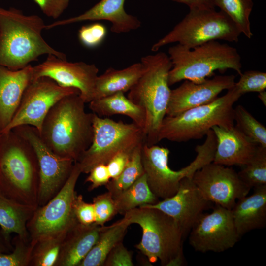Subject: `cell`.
<instances>
[{
    "label": "cell",
    "mask_w": 266,
    "mask_h": 266,
    "mask_svg": "<svg viewBox=\"0 0 266 266\" xmlns=\"http://www.w3.org/2000/svg\"><path fill=\"white\" fill-rule=\"evenodd\" d=\"M79 94L67 95L56 102L45 116L39 134L57 155L77 162L93 138L94 113L85 109Z\"/></svg>",
    "instance_id": "1"
},
{
    "label": "cell",
    "mask_w": 266,
    "mask_h": 266,
    "mask_svg": "<svg viewBox=\"0 0 266 266\" xmlns=\"http://www.w3.org/2000/svg\"><path fill=\"white\" fill-rule=\"evenodd\" d=\"M45 26L38 15H25L15 8L0 7V65L17 70L45 54L66 59L64 53L43 39L41 33Z\"/></svg>",
    "instance_id": "2"
},
{
    "label": "cell",
    "mask_w": 266,
    "mask_h": 266,
    "mask_svg": "<svg viewBox=\"0 0 266 266\" xmlns=\"http://www.w3.org/2000/svg\"><path fill=\"white\" fill-rule=\"evenodd\" d=\"M0 193L37 208L39 168L34 149L13 130L0 133Z\"/></svg>",
    "instance_id": "3"
},
{
    "label": "cell",
    "mask_w": 266,
    "mask_h": 266,
    "mask_svg": "<svg viewBox=\"0 0 266 266\" xmlns=\"http://www.w3.org/2000/svg\"><path fill=\"white\" fill-rule=\"evenodd\" d=\"M140 63L142 74L127 97L145 110V143L151 146L159 142L160 128L166 116L171 91L168 75L172 63L163 52L143 57Z\"/></svg>",
    "instance_id": "4"
},
{
    "label": "cell",
    "mask_w": 266,
    "mask_h": 266,
    "mask_svg": "<svg viewBox=\"0 0 266 266\" xmlns=\"http://www.w3.org/2000/svg\"><path fill=\"white\" fill-rule=\"evenodd\" d=\"M122 218L130 225L137 224L142 235L136 248L150 262L159 260L164 266H179L184 264L183 240L185 237L175 221L162 211L139 207L126 212Z\"/></svg>",
    "instance_id": "5"
},
{
    "label": "cell",
    "mask_w": 266,
    "mask_h": 266,
    "mask_svg": "<svg viewBox=\"0 0 266 266\" xmlns=\"http://www.w3.org/2000/svg\"><path fill=\"white\" fill-rule=\"evenodd\" d=\"M168 52L172 63L169 86L186 80L200 83L216 70L231 69L239 75L242 73L241 58L237 49L217 40L191 49L177 44L170 47Z\"/></svg>",
    "instance_id": "6"
},
{
    "label": "cell",
    "mask_w": 266,
    "mask_h": 266,
    "mask_svg": "<svg viewBox=\"0 0 266 266\" xmlns=\"http://www.w3.org/2000/svg\"><path fill=\"white\" fill-rule=\"evenodd\" d=\"M241 96L234 85L210 102L174 116H166L160 128L159 142L163 139L181 142L200 139L215 126H234L233 106Z\"/></svg>",
    "instance_id": "7"
},
{
    "label": "cell",
    "mask_w": 266,
    "mask_h": 266,
    "mask_svg": "<svg viewBox=\"0 0 266 266\" xmlns=\"http://www.w3.org/2000/svg\"><path fill=\"white\" fill-rule=\"evenodd\" d=\"M216 140L212 131H209L203 144L195 148L197 155L187 166L178 171L168 166L169 150L155 145L148 146L145 142L141 149V161L144 173L150 190L157 198L163 200L174 195L181 180L192 178L196 171L213 162Z\"/></svg>",
    "instance_id": "8"
},
{
    "label": "cell",
    "mask_w": 266,
    "mask_h": 266,
    "mask_svg": "<svg viewBox=\"0 0 266 266\" xmlns=\"http://www.w3.org/2000/svg\"><path fill=\"white\" fill-rule=\"evenodd\" d=\"M241 34L232 20L221 10L190 9L168 33L152 45L151 51L157 52L173 43L191 49L212 40L237 42Z\"/></svg>",
    "instance_id": "9"
},
{
    "label": "cell",
    "mask_w": 266,
    "mask_h": 266,
    "mask_svg": "<svg viewBox=\"0 0 266 266\" xmlns=\"http://www.w3.org/2000/svg\"><path fill=\"white\" fill-rule=\"evenodd\" d=\"M93 138L77 161L82 173L88 174L99 164H105L118 153L133 150L145 142L143 130L133 122L125 123L94 113Z\"/></svg>",
    "instance_id": "10"
},
{
    "label": "cell",
    "mask_w": 266,
    "mask_h": 266,
    "mask_svg": "<svg viewBox=\"0 0 266 266\" xmlns=\"http://www.w3.org/2000/svg\"><path fill=\"white\" fill-rule=\"evenodd\" d=\"M82 173L78 162H74L66 182L45 205L38 207L27 225L30 242L66 233L78 222L73 209L76 184Z\"/></svg>",
    "instance_id": "11"
},
{
    "label": "cell",
    "mask_w": 266,
    "mask_h": 266,
    "mask_svg": "<svg viewBox=\"0 0 266 266\" xmlns=\"http://www.w3.org/2000/svg\"><path fill=\"white\" fill-rule=\"evenodd\" d=\"M12 130L25 139L34 150L39 168L38 207L45 205L62 189L69 177L74 161L60 156L43 141L35 127L18 126Z\"/></svg>",
    "instance_id": "12"
},
{
    "label": "cell",
    "mask_w": 266,
    "mask_h": 266,
    "mask_svg": "<svg viewBox=\"0 0 266 266\" xmlns=\"http://www.w3.org/2000/svg\"><path fill=\"white\" fill-rule=\"evenodd\" d=\"M79 94L78 90L63 87L51 79L41 77L31 80L9 124L0 132L6 133L22 125H30L39 132L43 121L52 107L63 97Z\"/></svg>",
    "instance_id": "13"
},
{
    "label": "cell",
    "mask_w": 266,
    "mask_h": 266,
    "mask_svg": "<svg viewBox=\"0 0 266 266\" xmlns=\"http://www.w3.org/2000/svg\"><path fill=\"white\" fill-rule=\"evenodd\" d=\"M189 241L196 251L220 253L233 247L240 239L231 209L216 205L203 213L191 229Z\"/></svg>",
    "instance_id": "14"
},
{
    "label": "cell",
    "mask_w": 266,
    "mask_h": 266,
    "mask_svg": "<svg viewBox=\"0 0 266 266\" xmlns=\"http://www.w3.org/2000/svg\"><path fill=\"white\" fill-rule=\"evenodd\" d=\"M192 179L207 200L231 210L251 189L234 170L213 162L196 171Z\"/></svg>",
    "instance_id": "15"
},
{
    "label": "cell",
    "mask_w": 266,
    "mask_h": 266,
    "mask_svg": "<svg viewBox=\"0 0 266 266\" xmlns=\"http://www.w3.org/2000/svg\"><path fill=\"white\" fill-rule=\"evenodd\" d=\"M98 72L99 69L94 64L69 62L49 55L43 62L33 66V79L46 77L60 86L75 88L86 103L93 99Z\"/></svg>",
    "instance_id": "16"
},
{
    "label": "cell",
    "mask_w": 266,
    "mask_h": 266,
    "mask_svg": "<svg viewBox=\"0 0 266 266\" xmlns=\"http://www.w3.org/2000/svg\"><path fill=\"white\" fill-rule=\"evenodd\" d=\"M212 205V202L203 197L192 178L186 177L181 180L177 191L171 197L154 204L140 207L156 208L169 215L185 236L204 212L213 208Z\"/></svg>",
    "instance_id": "17"
},
{
    "label": "cell",
    "mask_w": 266,
    "mask_h": 266,
    "mask_svg": "<svg viewBox=\"0 0 266 266\" xmlns=\"http://www.w3.org/2000/svg\"><path fill=\"white\" fill-rule=\"evenodd\" d=\"M235 79L234 75H230L216 76L200 83L185 80L171 90L166 116H174L212 101L223 91L233 87Z\"/></svg>",
    "instance_id": "18"
},
{
    "label": "cell",
    "mask_w": 266,
    "mask_h": 266,
    "mask_svg": "<svg viewBox=\"0 0 266 266\" xmlns=\"http://www.w3.org/2000/svg\"><path fill=\"white\" fill-rule=\"evenodd\" d=\"M125 0H100L84 13L46 25L45 29L86 21L105 20L111 23L110 30L116 33L137 30L141 27V22L136 17L125 11Z\"/></svg>",
    "instance_id": "19"
},
{
    "label": "cell",
    "mask_w": 266,
    "mask_h": 266,
    "mask_svg": "<svg viewBox=\"0 0 266 266\" xmlns=\"http://www.w3.org/2000/svg\"><path fill=\"white\" fill-rule=\"evenodd\" d=\"M211 130L216 140L212 162L225 166H242L255 154L258 145L250 140L234 125L230 127L215 126Z\"/></svg>",
    "instance_id": "20"
},
{
    "label": "cell",
    "mask_w": 266,
    "mask_h": 266,
    "mask_svg": "<svg viewBox=\"0 0 266 266\" xmlns=\"http://www.w3.org/2000/svg\"><path fill=\"white\" fill-rule=\"evenodd\" d=\"M33 79V66L11 70L0 65V131L9 124L20 104L23 93Z\"/></svg>",
    "instance_id": "21"
},
{
    "label": "cell",
    "mask_w": 266,
    "mask_h": 266,
    "mask_svg": "<svg viewBox=\"0 0 266 266\" xmlns=\"http://www.w3.org/2000/svg\"><path fill=\"white\" fill-rule=\"evenodd\" d=\"M102 227L77 223L66 233L54 266H78L96 242Z\"/></svg>",
    "instance_id": "22"
},
{
    "label": "cell",
    "mask_w": 266,
    "mask_h": 266,
    "mask_svg": "<svg viewBox=\"0 0 266 266\" xmlns=\"http://www.w3.org/2000/svg\"><path fill=\"white\" fill-rule=\"evenodd\" d=\"M253 194L238 199L231 209L240 237L266 225V184L256 187Z\"/></svg>",
    "instance_id": "23"
},
{
    "label": "cell",
    "mask_w": 266,
    "mask_h": 266,
    "mask_svg": "<svg viewBox=\"0 0 266 266\" xmlns=\"http://www.w3.org/2000/svg\"><path fill=\"white\" fill-rule=\"evenodd\" d=\"M142 70L140 62L122 69L108 68L97 77L93 100L129 91L137 82Z\"/></svg>",
    "instance_id": "24"
},
{
    "label": "cell",
    "mask_w": 266,
    "mask_h": 266,
    "mask_svg": "<svg viewBox=\"0 0 266 266\" xmlns=\"http://www.w3.org/2000/svg\"><path fill=\"white\" fill-rule=\"evenodd\" d=\"M36 209L0 193V227L5 236L11 240V234L15 233L24 239L30 240L27 225Z\"/></svg>",
    "instance_id": "25"
},
{
    "label": "cell",
    "mask_w": 266,
    "mask_h": 266,
    "mask_svg": "<svg viewBox=\"0 0 266 266\" xmlns=\"http://www.w3.org/2000/svg\"><path fill=\"white\" fill-rule=\"evenodd\" d=\"M89 108L93 113L99 117H108L114 115H123L130 118L133 123L144 131L146 122V113L141 106L134 103L124 93L114 94L92 100Z\"/></svg>",
    "instance_id": "26"
},
{
    "label": "cell",
    "mask_w": 266,
    "mask_h": 266,
    "mask_svg": "<svg viewBox=\"0 0 266 266\" xmlns=\"http://www.w3.org/2000/svg\"><path fill=\"white\" fill-rule=\"evenodd\" d=\"M130 225L123 219L102 226L99 237L78 266H103L111 250L123 239Z\"/></svg>",
    "instance_id": "27"
},
{
    "label": "cell",
    "mask_w": 266,
    "mask_h": 266,
    "mask_svg": "<svg viewBox=\"0 0 266 266\" xmlns=\"http://www.w3.org/2000/svg\"><path fill=\"white\" fill-rule=\"evenodd\" d=\"M113 197L117 213L122 215L135 208L154 204L159 201L149 187L144 173L130 187Z\"/></svg>",
    "instance_id": "28"
},
{
    "label": "cell",
    "mask_w": 266,
    "mask_h": 266,
    "mask_svg": "<svg viewBox=\"0 0 266 266\" xmlns=\"http://www.w3.org/2000/svg\"><path fill=\"white\" fill-rule=\"evenodd\" d=\"M212 2L232 20L241 33L249 39L252 37L250 21L252 0H212Z\"/></svg>",
    "instance_id": "29"
},
{
    "label": "cell",
    "mask_w": 266,
    "mask_h": 266,
    "mask_svg": "<svg viewBox=\"0 0 266 266\" xmlns=\"http://www.w3.org/2000/svg\"><path fill=\"white\" fill-rule=\"evenodd\" d=\"M144 143L136 147L121 174L116 178L110 179L105 185L107 191L114 196L125 190L144 173L141 161V149Z\"/></svg>",
    "instance_id": "30"
},
{
    "label": "cell",
    "mask_w": 266,
    "mask_h": 266,
    "mask_svg": "<svg viewBox=\"0 0 266 266\" xmlns=\"http://www.w3.org/2000/svg\"><path fill=\"white\" fill-rule=\"evenodd\" d=\"M66 234L44 238L37 241L33 245L30 266H54Z\"/></svg>",
    "instance_id": "31"
},
{
    "label": "cell",
    "mask_w": 266,
    "mask_h": 266,
    "mask_svg": "<svg viewBox=\"0 0 266 266\" xmlns=\"http://www.w3.org/2000/svg\"><path fill=\"white\" fill-rule=\"evenodd\" d=\"M235 127L255 144L266 147V128L242 105L233 110Z\"/></svg>",
    "instance_id": "32"
},
{
    "label": "cell",
    "mask_w": 266,
    "mask_h": 266,
    "mask_svg": "<svg viewBox=\"0 0 266 266\" xmlns=\"http://www.w3.org/2000/svg\"><path fill=\"white\" fill-rule=\"evenodd\" d=\"M241 167L238 174L249 188L266 184V147L258 145L254 155Z\"/></svg>",
    "instance_id": "33"
},
{
    "label": "cell",
    "mask_w": 266,
    "mask_h": 266,
    "mask_svg": "<svg viewBox=\"0 0 266 266\" xmlns=\"http://www.w3.org/2000/svg\"><path fill=\"white\" fill-rule=\"evenodd\" d=\"M13 250L0 253V266H29L33 246L30 240L16 235L12 240Z\"/></svg>",
    "instance_id": "34"
},
{
    "label": "cell",
    "mask_w": 266,
    "mask_h": 266,
    "mask_svg": "<svg viewBox=\"0 0 266 266\" xmlns=\"http://www.w3.org/2000/svg\"><path fill=\"white\" fill-rule=\"evenodd\" d=\"M92 204L95 215V223L99 226H104L105 223L118 214L113 196L108 191L93 198Z\"/></svg>",
    "instance_id": "35"
},
{
    "label": "cell",
    "mask_w": 266,
    "mask_h": 266,
    "mask_svg": "<svg viewBox=\"0 0 266 266\" xmlns=\"http://www.w3.org/2000/svg\"><path fill=\"white\" fill-rule=\"evenodd\" d=\"M235 86L243 95L249 92H260L266 88V73L258 70H248L240 75Z\"/></svg>",
    "instance_id": "36"
},
{
    "label": "cell",
    "mask_w": 266,
    "mask_h": 266,
    "mask_svg": "<svg viewBox=\"0 0 266 266\" xmlns=\"http://www.w3.org/2000/svg\"><path fill=\"white\" fill-rule=\"evenodd\" d=\"M107 34V30L104 25L96 22L82 26L78 31V38L84 46L95 48L104 40Z\"/></svg>",
    "instance_id": "37"
},
{
    "label": "cell",
    "mask_w": 266,
    "mask_h": 266,
    "mask_svg": "<svg viewBox=\"0 0 266 266\" xmlns=\"http://www.w3.org/2000/svg\"><path fill=\"white\" fill-rule=\"evenodd\" d=\"M73 212L78 222L84 225L95 223V215L93 205L85 202L81 195L75 196L73 202Z\"/></svg>",
    "instance_id": "38"
},
{
    "label": "cell",
    "mask_w": 266,
    "mask_h": 266,
    "mask_svg": "<svg viewBox=\"0 0 266 266\" xmlns=\"http://www.w3.org/2000/svg\"><path fill=\"white\" fill-rule=\"evenodd\" d=\"M103 266H133L131 253L124 246L123 241L118 243L109 252Z\"/></svg>",
    "instance_id": "39"
},
{
    "label": "cell",
    "mask_w": 266,
    "mask_h": 266,
    "mask_svg": "<svg viewBox=\"0 0 266 266\" xmlns=\"http://www.w3.org/2000/svg\"><path fill=\"white\" fill-rule=\"evenodd\" d=\"M47 16L58 18L68 6L70 0H33Z\"/></svg>",
    "instance_id": "40"
},
{
    "label": "cell",
    "mask_w": 266,
    "mask_h": 266,
    "mask_svg": "<svg viewBox=\"0 0 266 266\" xmlns=\"http://www.w3.org/2000/svg\"><path fill=\"white\" fill-rule=\"evenodd\" d=\"M85 182L91 183L88 188L92 191L100 186H105L110 180V176L106 165L99 164L94 166L89 172Z\"/></svg>",
    "instance_id": "41"
},
{
    "label": "cell",
    "mask_w": 266,
    "mask_h": 266,
    "mask_svg": "<svg viewBox=\"0 0 266 266\" xmlns=\"http://www.w3.org/2000/svg\"><path fill=\"white\" fill-rule=\"evenodd\" d=\"M133 150L120 152L107 163L111 179L117 178L121 174L129 161Z\"/></svg>",
    "instance_id": "42"
},
{
    "label": "cell",
    "mask_w": 266,
    "mask_h": 266,
    "mask_svg": "<svg viewBox=\"0 0 266 266\" xmlns=\"http://www.w3.org/2000/svg\"><path fill=\"white\" fill-rule=\"evenodd\" d=\"M186 5L190 9H214L212 0H171Z\"/></svg>",
    "instance_id": "43"
},
{
    "label": "cell",
    "mask_w": 266,
    "mask_h": 266,
    "mask_svg": "<svg viewBox=\"0 0 266 266\" xmlns=\"http://www.w3.org/2000/svg\"><path fill=\"white\" fill-rule=\"evenodd\" d=\"M13 249L12 240L6 238L0 229V253H8Z\"/></svg>",
    "instance_id": "44"
},
{
    "label": "cell",
    "mask_w": 266,
    "mask_h": 266,
    "mask_svg": "<svg viewBox=\"0 0 266 266\" xmlns=\"http://www.w3.org/2000/svg\"><path fill=\"white\" fill-rule=\"evenodd\" d=\"M259 99L262 101L263 104L266 106V92L265 91L260 92L258 95Z\"/></svg>",
    "instance_id": "45"
}]
</instances>
